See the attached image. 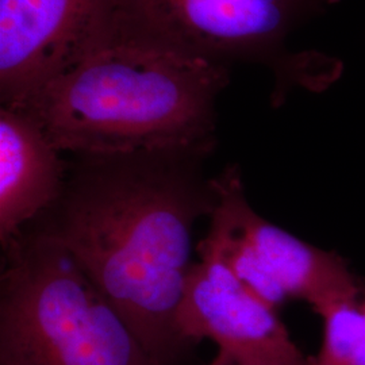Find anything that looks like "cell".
<instances>
[{"label": "cell", "mask_w": 365, "mask_h": 365, "mask_svg": "<svg viewBox=\"0 0 365 365\" xmlns=\"http://www.w3.org/2000/svg\"><path fill=\"white\" fill-rule=\"evenodd\" d=\"M206 157L192 150L76 155L57 202L27 225L78 260L156 365L172 364L187 346L176 314L194 265L196 222L217 202Z\"/></svg>", "instance_id": "6da1fadb"}, {"label": "cell", "mask_w": 365, "mask_h": 365, "mask_svg": "<svg viewBox=\"0 0 365 365\" xmlns=\"http://www.w3.org/2000/svg\"><path fill=\"white\" fill-rule=\"evenodd\" d=\"M227 66L125 30L54 80L24 108L63 153L192 150L211 155Z\"/></svg>", "instance_id": "7a4b0ae2"}, {"label": "cell", "mask_w": 365, "mask_h": 365, "mask_svg": "<svg viewBox=\"0 0 365 365\" xmlns=\"http://www.w3.org/2000/svg\"><path fill=\"white\" fill-rule=\"evenodd\" d=\"M3 255L0 365H156L63 245L25 229Z\"/></svg>", "instance_id": "3957f363"}, {"label": "cell", "mask_w": 365, "mask_h": 365, "mask_svg": "<svg viewBox=\"0 0 365 365\" xmlns=\"http://www.w3.org/2000/svg\"><path fill=\"white\" fill-rule=\"evenodd\" d=\"M118 25L172 51L227 66L262 61L310 90L336 76L324 56L287 57L288 34L339 0H117Z\"/></svg>", "instance_id": "277c9868"}, {"label": "cell", "mask_w": 365, "mask_h": 365, "mask_svg": "<svg viewBox=\"0 0 365 365\" xmlns=\"http://www.w3.org/2000/svg\"><path fill=\"white\" fill-rule=\"evenodd\" d=\"M214 185L209 230L196 245L200 260L221 264L277 312L288 300H304L321 315L364 289L337 253L304 242L257 214L235 165L214 176Z\"/></svg>", "instance_id": "5b68a950"}, {"label": "cell", "mask_w": 365, "mask_h": 365, "mask_svg": "<svg viewBox=\"0 0 365 365\" xmlns=\"http://www.w3.org/2000/svg\"><path fill=\"white\" fill-rule=\"evenodd\" d=\"M117 24V0H0L1 107L26 108Z\"/></svg>", "instance_id": "8992f818"}, {"label": "cell", "mask_w": 365, "mask_h": 365, "mask_svg": "<svg viewBox=\"0 0 365 365\" xmlns=\"http://www.w3.org/2000/svg\"><path fill=\"white\" fill-rule=\"evenodd\" d=\"M190 346L214 341L218 356L235 365H313L292 341L277 310L215 261L194 262L176 314Z\"/></svg>", "instance_id": "52a82bcc"}, {"label": "cell", "mask_w": 365, "mask_h": 365, "mask_svg": "<svg viewBox=\"0 0 365 365\" xmlns=\"http://www.w3.org/2000/svg\"><path fill=\"white\" fill-rule=\"evenodd\" d=\"M36 118L0 108V244L6 249L57 202L68 164Z\"/></svg>", "instance_id": "ba28073f"}, {"label": "cell", "mask_w": 365, "mask_h": 365, "mask_svg": "<svg viewBox=\"0 0 365 365\" xmlns=\"http://www.w3.org/2000/svg\"><path fill=\"white\" fill-rule=\"evenodd\" d=\"M321 317L324 339L313 365H365V287Z\"/></svg>", "instance_id": "9c48e42d"}, {"label": "cell", "mask_w": 365, "mask_h": 365, "mask_svg": "<svg viewBox=\"0 0 365 365\" xmlns=\"http://www.w3.org/2000/svg\"><path fill=\"white\" fill-rule=\"evenodd\" d=\"M210 365H235L232 364V363H229V361H226L225 359H222L221 356H218L217 354V357L214 359V361L211 363Z\"/></svg>", "instance_id": "30bf717a"}]
</instances>
